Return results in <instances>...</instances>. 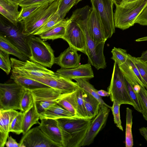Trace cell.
Returning a JSON list of instances; mask_svg holds the SVG:
<instances>
[{
	"instance_id": "4",
	"label": "cell",
	"mask_w": 147,
	"mask_h": 147,
	"mask_svg": "<svg viewBox=\"0 0 147 147\" xmlns=\"http://www.w3.org/2000/svg\"><path fill=\"white\" fill-rule=\"evenodd\" d=\"M30 56L29 60L51 68L55 63L54 51L50 45L40 37L31 35L28 40Z\"/></svg>"
},
{
	"instance_id": "43",
	"label": "cell",
	"mask_w": 147,
	"mask_h": 147,
	"mask_svg": "<svg viewBox=\"0 0 147 147\" xmlns=\"http://www.w3.org/2000/svg\"><path fill=\"white\" fill-rule=\"evenodd\" d=\"M121 105L116 101L113 102L111 109L113 116L114 123L117 127L120 130L123 131V127L121 119L120 108Z\"/></svg>"
},
{
	"instance_id": "44",
	"label": "cell",
	"mask_w": 147,
	"mask_h": 147,
	"mask_svg": "<svg viewBox=\"0 0 147 147\" xmlns=\"http://www.w3.org/2000/svg\"><path fill=\"white\" fill-rule=\"evenodd\" d=\"M0 13L7 20L13 25L17 26L18 22L17 20L9 12L0 5Z\"/></svg>"
},
{
	"instance_id": "46",
	"label": "cell",
	"mask_w": 147,
	"mask_h": 147,
	"mask_svg": "<svg viewBox=\"0 0 147 147\" xmlns=\"http://www.w3.org/2000/svg\"><path fill=\"white\" fill-rule=\"evenodd\" d=\"M53 0H22L16 3L22 7L33 5L42 4Z\"/></svg>"
},
{
	"instance_id": "22",
	"label": "cell",
	"mask_w": 147,
	"mask_h": 147,
	"mask_svg": "<svg viewBox=\"0 0 147 147\" xmlns=\"http://www.w3.org/2000/svg\"><path fill=\"white\" fill-rule=\"evenodd\" d=\"M39 115L40 119H57L63 118L77 117L58 104L50 107Z\"/></svg>"
},
{
	"instance_id": "7",
	"label": "cell",
	"mask_w": 147,
	"mask_h": 147,
	"mask_svg": "<svg viewBox=\"0 0 147 147\" xmlns=\"http://www.w3.org/2000/svg\"><path fill=\"white\" fill-rule=\"evenodd\" d=\"M92 7L97 14L100 20L105 38H110L115 32L113 3L112 0H90Z\"/></svg>"
},
{
	"instance_id": "3",
	"label": "cell",
	"mask_w": 147,
	"mask_h": 147,
	"mask_svg": "<svg viewBox=\"0 0 147 147\" xmlns=\"http://www.w3.org/2000/svg\"><path fill=\"white\" fill-rule=\"evenodd\" d=\"M147 5V0H137L116 6L114 13L115 28L122 30L133 26L138 16Z\"/></svg>"
},
{
	"instance_id": "40",
	"label": "cell",
	"mask_w": 147,
	"mask_h": 147,
	"mask_svg": "<svg viewBox=\"0 0 147 147\" xmlns=\"http://www.w3.org/2000/svg\"><path fill=\"white\" fill-rule=\"evenodd\" d=\"M9 54L0 50V68L8 75L11 70Z\"/></svg>"
},
{
	"instance_id": "17",
	"label": "cell",
	"mask_w": 147,
	"mask_h": 147,
	"mask_svg": "<svg viewBox=\"0 0 147 147\" xmlns=\"http://www.w3.org/2000/svg\"><path fill=\"white\" fill-rule=\"evenodd\" d=\"M119 66L126 80L133 86L136 85L145 87L146 86L134 63L128 57L125 63Z\"/></svg>"
},
{
	"instance_id": "45",
	"label": "cell",
	"mask_w": 147,
	"mask_h": 147,
	"mask_svg": "<svg viewBox=\"0 0 147 147\" xmlns=\"http://www.w3.org/2000/svg\"><path fill=\"white\" fill-rule=\"evenodd\" d=\"M136 23L143 26H147V5L135 20L134 24Z\"/></svg>"
},
{
	"instance_id": "26",
	"label": "cell",
	"mask_w": 147,
	"mask_h": 147,
	"mask_svg": "<svg viewBox=\"0 0 147 147\" xmlns=\"http://www.w3.org/2000/svg\"><path fill=\"white\" fill-rule=\"evenodd\" d=\"M84 104L89 119H92L98 114L101 104L95 97L84 90Z\"/></svg>"
},
{
	"instance_id": "9",
	"label": "cell",
	"mask_w": 147,
	"mask_h": 147,
	"mask_svg": "<svg viewBox=\"0 0 147 147\" xmlns=\"http://www.w3.org/2000/svg\"><path fill=\"white\" fill-rule=\"evenodd\" d=\"M10 59L11 73L16 74L37 77L55 76L59 75L56 72L29 60L23 61L12 57Z\"/></svg>"
},
{
	"instance_id": "13",
	"label": "cell",
	"mask_w": 147,
	"mask_h": 147,
	"mask_svg": "<svg viewBox=\"0 0 147 147\" xmlns=\"http://www.w3.org/2000/svg\"><path fill=\"white\" fill-rule=\"evenodd\" d=\"M19 143L20 147H60L48 137L38 126L30 129L23 135Z\"/></svg>"
},
{
	"instance_id": "51",
	"label": "cell",
	"mask_w": 147,
	"mask_h": 147,
	"mask_svg": "<svg viewBox=\"0 0 147 147\" xmlns=\"http://www.w3.org/2000/svg\"><path fill=\"white\" fill-rule=\"evenodd\" d=\"M140 58L145 61L147 60V50L142 52Z\"/></svg>"
},
{
	"instance_id": "42",
	"label": "cell",
	"mask_w": 147,
	"mask_h": 147,
	"mask_svg": "<svg viewBox=\"0 0 147 147\" xmlns=\"http://www.w3.org/2000/svg\"><path fill=\"white\" fill-rule=\"evenodd\" d=\"M42 4H37L22 7L18 18V22H20L26 19Z\"/></svg>"
},
{
	"instance_id": "35",
	"label": "cell",
	"mask_w": 147,
	"mask_h": 147,
	"mask_svg": "<svg viewBox=\"0 0 147 147\" xmlns=\"http://www.w3.org/2000/svg\"><path fill=\"white\" fill-rule=\"evenodd\" d=\"M77 95L78 117L89 119L84 104V90L79 87L77 90Z\"/></svg>"
},
{
	"instance_id": "25",
	"label": "cell",
	"mask_w": 147,
	"mask_h": 147,
	"mask_svg": "<svg viewBox=\"0 0 147 147\" xmlns=\"http://www.w3.org/2000/svg\"><path fill=\"white\" fill-rule=\"evenodd\" d=\"M22 124V134H25L34 124H39L40 119L39 113L35 102L33 106L26 112H24Z\"/></svg>"
},
{
	"instance_id": "33",
	"label": "cell",
	"mask_w": 147,
	"mask_h": 147,
	"mask_svg": "<svg viewBox=\"0 0 147 147\" xmlns=\"http://www.w3.org/2000/svg\"><path fill=\"white\" fill-rule=\"evenodd\" d=\"M62 20L57 12L53 14L40 28L35 32L33 35L39 36L55 26Z\"/></svg>"
},
{
	"instance_id": "2",
	"label": "cell",
	"mask_w": 147,
	"mask_h": 147,
	"mask_svg": "<svg viewBox=\"0 0 147 147\" xmlns=\"http://www.w3.org/2000/svg\"><path fill=\"white\" fill-rule=\"evenodd\" d=\"M61 0H54L43 4L31 15L20 22L26 35H33L58 10Z\"/></svg>"
},
{
	"instance_id": "27",
	"label": "cell",
	"mask_w": 147,
	"mask_h": 147,
	"mask_svg": "<svg viewBox=\"0 0 147 147\" xmlns=\"http://www.w3.org/2000/svg\"><path fill=\"white\" fill-rule=\"evenodd\" d=\"M0 50L9 54L14 56L22 61L29 60V58L20 49L7 38L1 35H0Z\"/></svg>"
},
{
	"instance_id": "53",
	"label": "cell",
	"mask_w": 147,
	"mask_h": 147,
	"mask_svg": "<svg viewBox=\"0 0 147 147\" xmlns=\"http://www.w3.org/2000/svg\"><path fill=\"white\" fill-rule=\"evenodd\" d=\"M11 1L14 2L16 3H17V2L20 1H21L22 0H11Z\"/></svg>"
},
{
	"instance_id": "32",
	"label": "cell",
	"mask_w": 147,
	"mask_h": 147,
	"mask_svg": "<svg viewBox=\"0 0 147 147\" xmlns=\"http://www.w3.org/2000/svg\"><path fill=\"white\" fill-rule=\"evenodd\" d=\"M82 0H61L57 11L60 19H64L71 8Z\"/></svg>"
},
{
	"instance_id": "50",
	"label": "cell",
	"mask_w": 147,
	"mask_h": 147,
	"mask_svg": "<svg viewBox=\"0 0 147 147\" xmlns=\"http://www.w3.org/2000/svg\"><path fill=\"white\" fill-rule=\"evenodd\" d=\"M116 6H120L124 3L125 0H112Z\"/></svg>"
},
{
	"instance_id": "19",
	"label": "cell",
	"mask_w": 147,
	"mask_h": 147,
	"mask_svg": "<svg viewBox=\"0 0 147 147\" xmlns=\"http://www.w3.org/2000/svg\"><path fill=\"white\" fill-rule=\"evenodd\" d=\"M61 76L71 80L78 78H84L88 79L94 77L93 71L90 63L80 65L73 68H61L56 71Z\"/></svg>"
},
{
	"instance_id": "5",
	"label": "cell",
	"mask_w": 147,
	"mask_h": 147,
	"mask_svg": "<svg viewBox=\"0 0 147 147\" xmlns=\"http://www.w3.org/2000/svg\"><path fill=\"white\" fill-rule=\"evenodd\" d=\"M108 92L113 102L116 101L120 104L134 106L128 92L126 80L121 71L118 65L114 62L112 77Z\"/></svg>"
},
{
	"instance_id": "11",
	"label": "cell",
	"mask_w": 147,
	"mask_h": 147,
	"mask_svg": "<svg viewBox=\"0 0 147 147\" xmlns=\"http://www.w3.org/2000/svg\"><path fill=\"white\" fill-rule=\"evenodd\" d=\"M31 91L39 114L50 107L58 104L60 100L67 94H62L59 90L51 87L40 88Z\"/></svg>"
},
{
	"instance_id": "20",
	"label": "cell",
	"mask_w": 147,
	"mask_h": 147,
	"mask_svg": "<svg viewBox=\"0 0 147 147\" xmlns=\"http://www.w3.org/2000/svg\"><path fill=\"white\" fill-rule=\"evenodd\" d=\"M19 112L14 110H0V147L5 145L11 123Z\"/></svg>"
},
{
	"instance_id": "23",
	"label": "cell",
	"mask_w": 147,
	"mask_h": 147,
	"mask_svg": "<svg viewBox=\"0 0 147 147\" xmlns=\"http://www.w3.org/2000/svg\"><path fill=\"white\" fill-rule=\"evenodd\" d=\"M68 19H63L55 26L39 35L44 40L62 38L65 34Z\"/></svg>"
},
{
	"instance_id": "12",
	"label": "cell",
	"mask_w": 147,
	"mask_h": 147,
	"mask_svg": "<svg viewBox=\"0 0 147 147\" xmlns=\"http://www.w3.org/2000/svg\"><path fill=\"white\" fill-rule=\"evenodd\" d=\"M62 39L66 41L69 46L87 55V47L84 34L79 26L71 18L68 19L65 33Z\"/></svg>"
},
{
	"instance_id": "34",
	"label": "cell",
	"mask_w": 147,
	"mask_h": 147,
	"mask_svg": "<svg viewBox=\"0 0 147 147\" xmlns=\"http://www.w3.org/2000/svg\"><path fill=\"white\" fill-rule=\"evenodd\" d=\"M128 57L134 63L141 77L147 86V62L140 57L132 56L129 54H128Z\"/></svg>"
},
{
	"instance_id": "16",
	"label": "cell",
	"mask_w": 147,
	"mask_h": 147,
	"mask_svg": "<svg viewBox=\"0 0 147 147\" xmlns=\"http://www.w3.org/2000/svg\"><path fill=\"white\" fill-rule=\"evenodd\" d=\"M77 51L69 47L55 58V63L61 68L71 69L76 67L80 65L81 54H79Z\"/></svg>"
},
{
	"instance_id": "30",
	"label": "cell",
	"mask_w": 147,
	"mask_h": 147,
	"mask_svg": "<svg viewBox=\"0 0 147 147\" xmlns=\"http://www.w3.org/2000/svg\"><path fill=\"white\" fill-rule=\"evenodd\" d=\"M126 124L125 144L126 147H132L134 141L132 132L133 116L132 111L129 107L126 109Z\"/></svg>"
},
{
	"instance_id": "10",
	"label": "cell",
	"mask_w": 147,
	"mask_h": 147,
	"mask_svg": "<svg viewBox=\"0 0 147 147\" xmlns=\"http://www.w3.org/2000/svg\"><path fill=\"white\" fill-rule=\"evenodd\" d=\"M38 127L48 137L60 147H67L71 138V134L59 126L57 119H40Z\"/></svg>"
},
{
	"instance_id": "28",
	"label": "cell",
	"mask_w": 147,
	"mask_h": 147,
	"mask_svg": "<svg viewBox=\"0 0 147 147\" xmlns=\"http://www.w3.org/2000/svg\"><path fill=\"white\" fill-rule=\"evenodd\" d=\"M77 90L66 94L60 100L58 104L78 117L77 113Z\"/></svg>"
},
{
	"instance_id": "15",
	"label": "cell",
	"mask_w": 147,
	"mask_h": 147,
	"mask_svg": "<svg viewBox=\"0 0 147 147\" xmlns=\"http://www.w3.org/2000/svg\"><path fill=\"white\" fill-rule=\"evenodd\" d=\"M110 109L104 105H101L98 114L92 119L84 140L83 146L91 144L99 132L105 127L109 115Z\"/></svg>"
},
{
	"instance_id": "41",
	"label": "cell",
	"mask_w": 147,
	"mask_h": 147,
	"mask_svg": "<svg viewBox=\"0 0 147 147\" xmlns=\"http://www.w3.org/2000/svg\"><path fill=\"white\" fill-rule=\"evenodd\" d=\"M126 82L129 96L134 104L133 107L136 110L141 113L140 102L138 93L134 90L133 86L126 80Z\"/></svg>"
},
{
	"instance_id": "39",
	"label": "cell",
	"mask_w": 147,
	"mask_h": 147,
	"mask_svg": "<svg viewBox=\"0 0 147 147\" xmlns=\"http://www.w3.org/2000/svg\"><path fill=\"white\" fill-rule=\"evenodd\" d=\"M142 113L144 119L147 121V90L144 86H140L138 92Z\"/></svg>"
},
{
	"instance_id": "38",
	"label": "cell",
	"mask_w": 147,
	"mask_h": 147,
	"mask_svg": "<svg viewBox=\"0 0 147 147\" xmlns=\"http://www.w3.org/2000/svg\"><path fill=\"white\" fill-rule=\"evenodd\" d=\"M0 5L13 16L17 20L20 13L18 11L19 5L17 3L11 0H0Z\"/></svg>"
},
{
	"instance_id": "1",
	"label": "cell",
	"mask_w": 147,
	"mask_h": 147,
	"mask_svg": "<svg viewBox=\"0 0 147 147\" xmlns=\"http://www.w3.org/2000/svg\"><path fill=\"white\" fill-rule=\"evenodd\" d=\"M92 7L86 5L75 10L71 18L80 28L85 36L87 47L88 57L89 63L97 69H104L107 63L103 53L106 41L98 42L90 36L88 31V20Z\"/></svg>"
},
{
	"instance_id": "29",
	"label": "cell",
	"mask_w": 147,
	"mask_h": 147,
	"mask_svg": "<svg viewBox=\"0 0 147 147\" xmlns=\"http://www.w3.org/2000/svg\"><path fill=\"white\" fill-rule=\"evenodd\" d=\"M77 83L79 87L83 90L86 91L96 98L100 102L101 105H104L110 109L111 107L106 103L101 97L97 93L98 90L96 89L88 81V79L84 78H78L74 79Z\"/></svg>"
},
{
	"instance_id": "55",
	"label": "cell",
	"mask_w": 147,
	"mask_h": 147,
	"mask_svg": "<svg viewBox=\"0 0 147 147\" xmlns=\"http://www.w3.org/2000/svg\"><path fill=\"white\" fill-rule=\"evenodd\" d=\"M146 62H147V60L146 61Z\"/></svg>"
},
{
	"instance_id": "54",
	"label": "cell",
	"mask_w": 147,
	"mask_h": 147,
	"mask_svg": "<svg viewBox=\"0 0 147 147\" xmlns=\"http://www.w3.org/2000/svg\"><path fill=\"white\" fill-rule=\"evenodd\" d=\"M145 88L147 90V86H146V87H145Z\"/></svg>"
},
{
	"instance_id": "24",
	"label": "cell",
	"mask_w": 147,
	"mask_h": 147,
	"mask_svg": "<svg viewBox=\"0 0 147 147\" xmlns=\"http://www.w3.org/2000/svg\"><path fill=\"white\" fill-rule=\"evenodd\" d=\"M10 78L25 89L31 90L40 88L50 87L34 80L26 76L11 73Z\"/></svg>"
},
{
	"instance_id": "36",
	"label": "cell",
	"mask_w": 147,
	"mask_h": 147,
	"mask_svg": "<svg viewBox=\"0 0 147 147\" xmlns=\"http://www.w3.org/2000/svg\"><path fill=\"white\" fill-rule=\"evenodd\" d=\"M111 53L112 54L111 59L119 66L125 63L128 58V54L125 49L114 47Z\"/></svg>"
},
{
	"instance_id": "37",
	"label": "cell",
	"mask_w": 147,
	"mask_h": 147,
	"mask_svg": "<svg viewBox=\"0 0 147 147\" xmlns=\"http://www.w3.org/2000/svg\"><path fill=\"white\" fill-rule=\"evenodd\" d=\"M24 112H19L11 122L9 127L10 132L18 135L22 133V124Z\"/></svg>"
},
{
	"instance_id": "8",
	"label": "cell",
	"mask_w": 147,
	"mask_h": 147,
	"mask_svg": "<svg viewBox=\"0 0 147 147\" xmlns=\"http://www.w3.org/2000/svg\"><path fill=\"white\" fill-rule=\"evenodd\" d=\"M25 89L14 82L0 84V110H20Z\"/></svg>"
},
{
	"instance_id": "31",
	"label": "cell",
	"mask_w": 147,
	"mask_h": 147,
	"mask_svg": "<svg viewBox=\"0 0 147 147\" xmlns=\"http://www.w3.org/2000/svg\"><path fill=\"white\" fill-rule=\"evenodd\" d=\"M34 103V98L31 91L25 89L21 100V111L26 112L33 106Z\"/></svg>"
},
{
	"instance_id": "48",
	"label": "cell",
	"mask_w": 147,
	"mask_h": 147,
	"mask_svg": "<svg viewBox=\"0 0 147 147\" xmlns=\"http://www.w3.org/2000/svg\"><path fill=\"white\" fill-rule=\"evenodd\" d=\"M140 134L144 138L147 142V127H142L139 129Z\"/></svg>"
},
{
	"instance_id": "47",
	"label": "cell",
	"mask_w": 147,
	"mask_h": 147,
	"mask_svg": "<svg viewBox=\"0 0 147 147\" xmlns=\"http://www.w3.org/2000/svg\"><path fill=\"white\" fill-rule=\"evenodd\" d=\"M5 145L7 147H20V143H18L11 136L8 137Z\"/></svg>"
},
{
	"instance_id": "18",
	"label": "cell",
	"mask_w": 147,
	"mask_h": 147,
	"mask_svg": "<svg viewBox=\"0 0 147 147\" xmlns=\"http://www.w3.org/2000/svg\"><path fill=\"white\" fill-rule=\"evenodd\" d=\"M59 126L71 134L79 131L88 126L92 120L88 118L75 117L57 119Z\"/></svg>"
},
{
	"instance_id": "21",
	"label": "cell",
	"mask_w": 147,
	"mask_h": 147,
	"mask_svg": "<svg viewBox=\"0 0 147 147\" xmlns=\"http://www.w3.org/2000/svg\"><path fill=\"white\" fill-rule=\"evenodd\" d=\"M88 28L90 36L95 41L101 42L107 40L104 36L98 16L92 7L88 17Z\"/></svg>"
},
{
	"instance_id": "6",
	"label": "cell",
	"mask_w": 147,
	"mask_h": 147,
	"mask_svg": "<svg viewBox=\"0 0 147 147\" xmlns=\"http://www.w3.org/2000/svg\"><path fill=\"white\" fill-rule=\"evenodd\" d=\"M0 35L7 38L29 58L30 52L28 42L31 35H26L24 33L22 25L21 27L18 24L15 25L1 16Z\"/></svg>"
},
{
	"instance_id": "49",
	"label": "cell",
	"mask_w": 147,
	"mask_h": 147,
	"mask_svg": "<svg viewBox=\"0 0 147 147\" xmlns=\"http://www.w3.org/2000/svg\"><path fill=\"white\" fill-rule=\"evenodd\" d=\"M97 93L98 95L101 97L109 96L110 94L108 92H107L103 90H98Z\"/></svg>"
},
{
	"instance_id": "14",
	"label": "cell",
	"mask_w": 147,
	"mask_h": 147,
	"mask_svg": "<svg viewBox=\"0 0 147 147\" xmlns=\"http://www.w3.org/2000/svg\"><path fill=\"white\" fill-rule=\"evenodd\" d=\"M26 76L59 90L62 94L71 93L77 90L79 88L76 82H74L71 80L60 74L57 76L46 77Z\"/></svg>"
},
{
	"instance_id": "52",
	"label": "cell",
	"mask_w": 147,
	"mask_h": 147,
	"mask_svg": "<svg viewBox=\"0 0 147 147\" xmlns=\"http://www.w3.org/2000/svg\"><path fill=\"white\" fill-rule=\"evenodd\" d=\"M136 0H125L124 3H126L132 2V1H135Z\"/></svg>"
}]
</instances>
